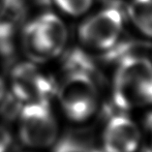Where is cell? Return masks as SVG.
I'll return each instance as SVG.
<instances>
[{
	"instance_id": "obj_12",
	"label": "cell",
	"mask_w": 152,
	"mask_h": 152,
	"mask_svg": "<svg viewBox=\"0 0 152 152\" xmlns=\"http://www.w3.org/2000/svg\"><path fill=\"white\" fill-rule=\"evenodd\" d=\"M11 143V135L5 128L0 126V152H6Z\"/></svg>"
},
{
	"instance_id": "obj_5",
	"label": "cell",
	"mask_w": 152,
	"mask_h": 152,
	"mask_svg": "<svg viewBox=\"0 0 152 152\" xmlns=\"http://www.w3.org/2000/svg\"><path fill=\"white\" fill-rule=\"evenodd\" d=\"M13 90L21 101L47 102L54 91L53 81L41 74L32 64L23 63L13 70Z\"/></svg>"
},
{
	"instance_id": "obj_3",
	"label": "cell",
	"mask_w": 152,
	"mask_h": 152,
	"mask_svg": "<svg viewBox=\"0 0 152 152\" xmlns=\"http://www.w3.org/2000/svg\"><path fill=\"white\" fill-rule=\"evenodd\" d=\"M20 135L30 147H47L55 142L57 125L47 102H31L20 110Z\"/></svg>"
},
{
	"instance_id": "obj_8",
	"label": "cell",
	"mask_w": 152,
	"mask_h": 152,
	"mask_svg": "<svg viewBox=\"0 0 152 152\" xmlns=\"http://www.w3.org/2000/svg\"><path fill=\"white\" fill-rule=\"evenodd\" d=\"M23 45L26 54L35 61L43 62L53 57L33 20L23 29Z\"/></svg>"
},
{
	"instance_id": "obj_9",
	"label": "cell",
	"mask_w": 152,
	"mask_h": 152,
	"mask_svg": "<svg viewBox=\"0 0 152 152\" xmlns=\"http://www.w3.org/2000/svg\"><path fill=\"white\" fill-rule=\"evenodd\" d=\"M128 11L136 27L152 37V0H131Z\"/></svg>"
},
{
	"instance_id": "obj_11",
	"label": "cell",
	"mask_w": 152,
	"mask_h": 152,
	"mask_svg": "<svg viewBox=\"0 0 152 152\" xmlns=\"http://www.w3.org/2000/svg\"><path fill=\"white\" fill-rule=\"evenodd\" d=\"M63 12L71 16H80L90 8L92 0H54Z\"/></svg>"
},
{
	"instance_id": "obj_6",
	"label": "cell",
	"mask_w": 152,
	"mask_h": 152,
	"mask_svg": "<svg viewBox=\"0 0 152 152\" xmlns=\"http://www.w3.org/2000/svg\"><path fill=\"white\" fill-rule=\"evenodd\" d=\"M140 130L130 118L114 116L105 128L103 144L105 152H134L140 144Z\"/></svg>"
},
{
	"instance_id": "obj_2",
	"label": "cell",
	"mask_w": 152,
	"mask_h": 152,
	"mask_svg": "<svg viewBox=\"0 0 152 152\" xmlns=\"http://www.w3.org/2000/svg\"><path fill=\"white\" fill-rule=\"evenodd\" d=\"M64 113L74 121H83L95 113L98 90L90 74L69 72L58 90Z\"/></svg>"
},
{
	"instance_id": "obj_1",
	"label": "cell",
	"mask_w": 152,
	"mask_h": 152,
	"mask_svg": "<svg viewBox=\"0 0 152 152\" xmlns=\"http://www.w3.org/2000/svg\"><path fill=\"white\" fill-rule=\"evenodd\" d=\"M113 99L123 109L152 103V63L146 58L129 56L118 66L113 81Z\"/></svg>"
},
{
	"instance_id": "obj_4",
	"label": "cell",
	"mask_w": 152,
	"mask_h": 152,
	"mask_svg": "<svg viewBox=\"0 0 152 152\" xmlns=\"http://www.w3.org/2000/svg\"><path fill=\"white\" fill-rule=\"evenodd\" d=\"M123 26V18L115 7H107L87 18L80 26L79 37L85 46L107 50L114 46Z\"/></svg>"
},
{
	"instance_id": "obj_10",
	"label": "cell",
	"mask_w": 152,
	"mask_h": 152,
	"mask_svg": "<svg viewBox=\"0 0 152 152\" xmlns=\"http://www.w3.org/2000/svg\"><path fill=\"white\" fill-rule=\"evenodd\" d=\"M53 152H100L80 135L70 133L55 143Z\"/></svg>"
},
{
	"instance_id": "obj_7",
	"label": "cell",
	"mask_w": 152,
	"mask_h": 152,
	"mask_svg": "<svg viewBox=\"0 0 152 152\" xmlns=\"http://www.w3.org/2000/svg\"><path fill=\"white\" fill-rule=\"evenodd\" d=\"M33 21L49 47L53 56L60 53L68 37L64 23L51 13L41 14Z\"/></svg>"
}]
</instances>
